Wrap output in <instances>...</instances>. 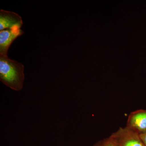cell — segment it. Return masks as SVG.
Masks as SVG:
<instances>
[{"instance_id": "obj_1", "label": "cell", "mask_w": 146, "mask_h": 146, "mask_svg": "<svg viewBox=\"0 0 146 146\" xmlns=\"http://www.w3.org/2000/svg\"><path fill=\"white\" fill-rule=\"evenodd\" d=\"M24 66L7 56H0V80L6 86L16 91L23 87Z\"/></svg>"}, {"instance_id": "obj_2", "label": "cell", "mask_w": 146, "mask_h": 146, "mask_svg": "<svg viewBox=\"0 0 146 146\" xmlns=\"http://www.w3.org/2000/svg\"><path fill=\"white\" fill-rule=\"evenodd\" d=\"M110 137L117 146H145L139 134L127 127L120 128Z\"/></svg>"}, {"instance_id": "obj_3", "label": "cell", "mask_w": 146, "mask_h": 146, "mask_svg": "<svg viewBox=\"0 0 146 146\" xmlns=\"http://www.w3.org/2000/svg\"><path fill=\"white\" fill-rule=\"evenodd\" d=\"M21 27L15 26L0 31V56H8L9 49L13 41L23 34Z\"/></svg>"}, {"instance_id": "obj_4", "label": "cell", "mask_w": 146, "mask_h": 146, "mask_svg": "<svg viewBox=\"0 0 146 146\" xmlns=\"http://www.w3.org/2000/svg\"><path fill=\"white\" fill-rule=\"evenodd\" d=\"M126 127L139 135L146 133V110H139L131 112Z\"/></svg>"}, {"instance_id": "obj_5", "label": "cell", "mask_w": 146, "mask_h": 146, "mask_svg": "<svg viewBox=\"0 0 146 146\" xmlns=\"http://www.w3.org/2000/svg\"><path fill=\"white\" fill-rule=\"evenodd\" d=\"M23 25L22 17L18 13L3 9L0 10V31L15 26L22 27Z\"/></svg>"}, {"instance_id": "obj_6", "label": "cell", "mask_w": 146, "mask_h": 146, "mask_svg": "<svg viewBox=\"0 0 146 146\" xmlns=\"http://www.w3.org/2000/svg\"><path fill=\"white\" fill-rule=\"evenodd\" d=\"M93 146H117L112 138L110 136L109 138L104 139L98 142Z\"/></svg>"}, {"instance_id": "obj_7", "label": "cell", "mask_w": 146, "mask_h": 146, "mask_svg": "<svg viewBox=\"0 0 146 146\" xmlns=\"http://www.w3.org/2000/svg\"><path fill=\"white\" fill-rule=\"evenodd\" d=\"M139 135H140V138H141L142 141H143V143L146 146V133Z\"/></svg>"}]
</instances>
